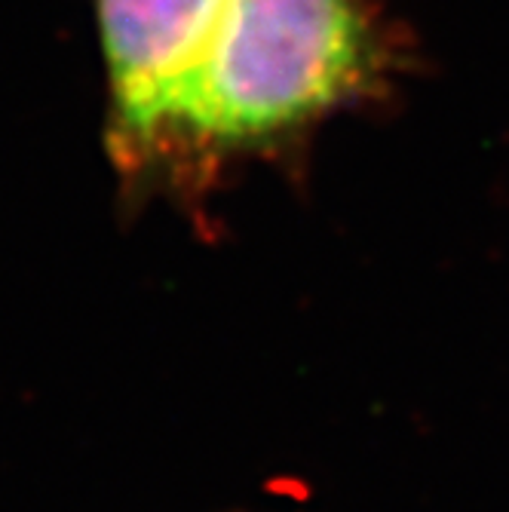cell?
Masks as SVG:
<instances>
[{
    "mask_svg": "<svg viewBox=\"0 0 509 512\" xmlns=\"http://www.w3.org/2000/svg\"><path fill=\"white\" fill-rule=\"evenodd\" d=\"M224 0H96L105 148L126 200H148Z\"/></svg>",
    "mask_w": 509,
    "mask_h": 512,
    "instance_id": "obj_2",
    "label": "cell"
},
{
    "mask_svg": "<svg viewBox=\"0 0 509 512\" xmlns=\"http://www.w3.org/2000/svg\"><path fill=\"white\" fill-rule=\"evenodd\" d=\"M408 74L387 0H224L148 200L203 206L237 166L304 154L319 126L387 102Z\"/></svg>",
    "mask_w": 509,
    "mask_h": 512,
    "instance_id": "obj_1",
    "label": "cell"
}]
</instances>
